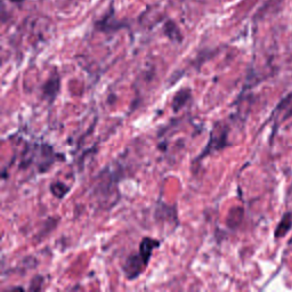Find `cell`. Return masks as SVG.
<instances>
[{
	"instance_id": "obj_1",
	"label": "cell",
	"mask_w": 292,
	"mask_h": 292,
	"mask_svg": "<svg viewBox=\"0 0 292 292\" xmlns=\"http://www.w3.org/2000/svg\"><path fill=\"white\" fill-rule=\"evenodd\" d=\"M146 267L144 260L142 259L140 254H134L132 256H129L126 260L125 265H124V271L126 276L129 280L136 279L138 275H140L142 272H143L144 268Z\"/></svg>"
},
{
	"instance_id": "obj_2",
	"label": "cell",
	"mask_w": 292,
	"mask_h": 292,
	"mask_svg": "<svg viewBox=\"0 0 292 292\" xmlns=\"http://www.w3.org/2000/svg\"><path fill=\"white\" fill-rule=\"evenodd\" d=\"M160 247V241L157 240H154L152 238H144L143 240L141 241L140 243V251H138V254L141 255L142 259L144 260L145 265L147 266L149 260H151V257H152V254L153 251H154V249H156V248Z\"/></svg>"
},
{
	"instance_id": "obj_3",
	"label": "cell",
	"mask_w": 292,
	"mask_h": 292,
	"mask_svg": "<svg viewBox=\"0 0 292 292\" xmlns=\"http://www.w3.org/2000/svg\"><path fill=\"white\" fill-rule=\"evenodd\" d=\"M189 97H191L189 89H180L179 92L175 95V97H173V103H172L173 110H175V111H178L181 106L186 104V102L189 100Z\"/></svg>"
},
{
	"instance_id": "obj_4",
	"label": "cell",
	"mask_w": 292,
	"mask_h": 292,
	"mask_svg": "<svg viewBox=\"0 0 292 292\" xmlns=\"http://www.w3.org/2000/svg\"><path fill=\"white\" fill-rule=\"evenodd\" d=\"M50 189H52L53 194L57 196L58 199H62L70 191V188L62 183H53L50 185Z\"/></svg>"
},
{
	"instance_id": "obj_5",
	"label": "cell",
	"mask_w": 292,
	"mask_h": 292,
	"mask_svg": "<svg viewBox=\"0 0 292 292\" xmlns=\"http://www.w3.org/2000/svg\"><path fill=\"white\" fill-rule=\"evenodd\" d=\"M169 24H170V26H171V32H168L165 34H167L170 39H172V40H177L178 42H180L181 41V34L179 32L178 27H177L175 23L171 22V21H169Z\"/></svg>"
},
{
	"instance_id": "obj_6",
	"label": "cell",
	"mask_w": 292,
	"mask_h": 292,
	"mask_svg": "<svg viewBox=\"0 0 292 292\" xmlns=\"http://www.w3.org/2000/svg\"><path fill=\"white\" fill-rule=\"evenodd\" d=\"M10 1H13V2H15V3H19V2L24 1V0H10Z\"/></svg>"
}]
</instances>
